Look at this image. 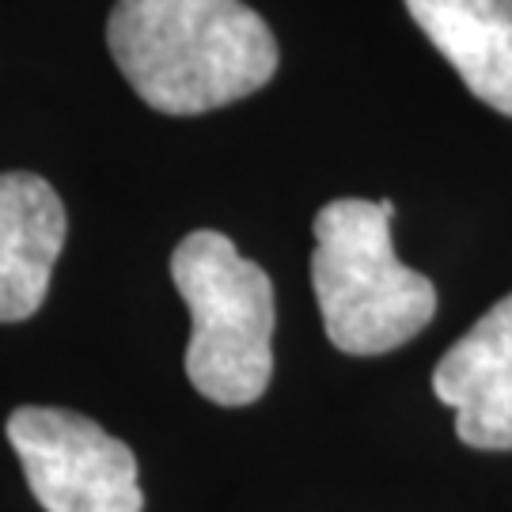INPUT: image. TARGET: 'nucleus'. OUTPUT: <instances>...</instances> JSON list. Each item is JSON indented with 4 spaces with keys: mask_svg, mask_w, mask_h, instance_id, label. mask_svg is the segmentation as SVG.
Instances as JSON below:
<instances>
[{
    "mask_svg": "<svg viewBox=\"0 0 512 512\" xmlns=\"http://www.w3.org/2000/svg\"><path fill=\"white\" fill-rule=\"evenodd\" d=\"M395 202L338 198L315 213L311 289L330 346L380 357L406 346L437 315V289L391 247Z\"/></svg>",
    "mask_w": 512,
    "mask_h": 512,
    "instance_id": "nucleus-2",
    "label": "nucleus"
},
{
    "mask_svg": "<svg viewBox=\"0 0 512 512\" xmlns=\"http://www.w3.org/2000/svg\"><path fill=\"white\" fill-rule=\"evenodd\" d=\"M433 391L456 410V437L467 448L512 452V293L440 357Z\"/></svg>",
    "mask_w": 512,
    "mask_h": 512,
    "instance_id": "nucleus-5",
    "label": "nucleus"
},
{
    "mask_svg": "<svg viewBox=\"0 0 512 512\" xmlns=\"http://www.w3.org/2000/svg\"><path fill=\"white\" fill-rule=\"evenodd\" d=\"M171 281L190 308L186 380L217 406H251L274 376V281L236 243L202 228L175 247Z\"/></svg>",
    "mask_w": 512,
    "mask_h": 512,
    "instance_id": "nucleus-3",
    "label": "nucleus"
},
{
    "mask_svg": "<svg viewBox=\"0 0 512 512\" xmlns=\"http://www.w3.org/2000/svg\"><path fill=\"white\" fill-rule=\"evenodd\" d=\"M65 232L54 186L31 171L0 175V323H23L46 304Z\"/></svg>",
    "mask_w": 512,
    "mask_h": 512,
    "instance_id": "nucleus-6",
    "label": "nucleus"
},
{
    "mask_svg": "<svg viewBox=\"0 0 512 512\" xmlns=\"http://www.w3.org/2000/svg\"><path fill=\"white\" fill-rule=\"evenodd\" d=\"M8 444L46 512H145L137 456L92 418L61 406H19Z\"/></svg>",
    "mask_w": 512,
    "mask_h": 512,
    "instance_id": "nucleus-4",
    "label": "nucleus"
},
{
    "mask_svg": "<svg viewBox=\"0 0 512 512\" xmlns=\"http://www.w3.org/2000/svg\"><path fill=\"white\" fill-rule=\"evenodd\" d=\"M467 92L512 118V0H403Z\"/></svg>",
    "mask_w": 512,
    "mask_h": 512,
    "instance_id": "nucleus-7",
    "label": "nucleus"
},
{
    "mask_svg": "<svg viewBox=\"0 0 512 512\" xmlns=\"http://www.w3.org/2000/svg\"><path fill=\"white\" fill-rule=\"evenodd\" d=\"M107 50L152 110L190 118L228 107L277 73V38L243 0H118Z\"/></svg>",
    "mask_w": 512,
    "mask_h": 512,
    "instance_id": "nucleus-1",
    "label": "nucleus"
}]
</instances>
